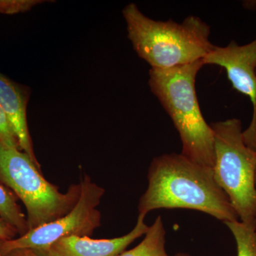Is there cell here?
<instances>
[{"instance_id": "cell-2", "label": "cell", "mask_w": 256, "mask_h": 256, "mask_svg": "<svg viewBox=\"0 0 256 256\" xmlns=\"http://www.w3.org/2000/svg\"><path fill=\"white\" fill-rule=\"evenodd\" d=\"M122 14L133 48L151 68H174L194 63L214 46L210 40V26L198 16H188L181 24L156 21L133 3L124 8Z\"/></svg>"}, {"instance_id": "cell-4", "label": "cell", "mask_w": 256, "mask_h": 256, "mask_svg": "<svg viewBox=\"0 0 256 256\" xmlns=\"http://www.w3.org/2000/svg\"><path fill=\"white\" fill-rule=\"evenodd\" d=\"M0 183L10 188L26 210L28 232L68 213L82 194V182L62 193L47 181L41 170L24 152L0 144Z\"/></svg>"}, {"instance_id": "cell-11", "label": "cell", "mask_w": 256, "mask_h": 256, "mask_svg": "<svg viewBox=\"0 0 256 256\" xmlns=\"http://www.w3.org/2000/svg\"><path fill=\"white\" fill-rule=\"evenodd\" d=\"M0 216L16 230L18 235L28 233L26 216L18 204V198L10 188L0 183Z\"/></svg>"}, {"instance_id": "cell-20", "label": "cell", "mask_w": 256, "mask_h": 256, "mask_svg": "<svg viewBox=\"0 0 256 256\" xmlns=\"http://www.w3.org/2000/svg\"><path fill=\"white\" fill-rule=\"evenodd\" d=\"M0 256H2V255L1 254V252H0Z\"/></svg>"}, {"instance_id": "cell-19", "label": "cell", "mask_w": 256, "mask_h": 256, "mask_svg": "<svg viewBox=\"0 0 256 256\" xmlns=\"http://www.w3.org/2000/svg\"></svg>"}, {"instance_id": "cell-8", "label": "cell", "mask_w": 256, "mask_h": 256, "mask_svg": "<svg viewBox=\"0 0 256 256\" xmlns=\"http://www.w3.org/2000/svg\"><path fill=\"white\" fill-rule=\"evenodd\" d=\"M146 216L138 215L134 228L124 236L110 239H92L70 236L56 240L46 249L34 250L40 256H117L132 242L146 235L149 226Z\"/></svg>"}, {"instance_id": "cell-13", "label": "cell", "mask_w": 256, "mask_h": 256, "mask_svg": "<svg viewBox=\"0 0 256 256\" xmlns=\"http://www.w3.org/2000/svg\"><path fill=\"white\" fill-rule=\"evenodd\" d=\"M0 144L8 148L20 149L18 139L12 127L9 118L1 106H0Z\"/></svg>"}, {"instance_id": "cell-7", "label": "cell", "mask_w": 256, "mask_h": 256, "mask_svg": "<svg viewBox=\"0 0 256 256\" xmlns=\"http://www.w3.org/2000/svg\"><path fill=\"white\" fill-rule=\"evenodd\" d=\"M202 62L204 65L225 68L234 88L250 98L254 108L252 120L244 133L252 132L256 128V40L244 46L235 42L225 47L214 46Z\"/></svg>"}, {"instance_id": "cell-14", "label": "cell", "mask_w": 256, "mask_h": 256, "mask_svg": "<svg viewBox=\"0 0 256 256\" xmlns=\"http://www.w3.org/2000/svg\"><path fill=\"white\" fill-rule=\"evenodd\" d=\"M44 2L38 0H0V13L14 14L24 12Z\"/></svg>"}, {"instance_id": "cell-1", "label": "cell", "mask_w": 256, "mask_h": 256, "mask_svg": "<svg viewBox=\"0 0 256 256\" xmlns=\"http://www.w3.org/2000/svg\"><path fill=\"white\" fill-rule=\"evenodd\" d=\"M148 186L140 198L139 215L159 208H186L204 212L224 223L238 220L226 194L216 181L214 170L182 154L153 159Z\"/></svg>"}, {"instance_id": "cell-10", "label": "cell", "mask_w": 256, "mask_h": 256, "mask_svg": "<svg viewBox=\"0 0 256 256\" xmlns=\"http://www.w3.org/2000/svg\"><path fill=\"white\" fill-rule=\"evenodd\" d=\"M165 236L164 224L161 216H158L139 245L117 256H169L165 248Z\"/></svg>"}, {"instance_id": "cell-5", "label": "cell", "mask_w": 256, "mask_h": 256, "mask_svg": "<svg viewBox=\"0 0 256 256\" xmlns=\"http://www.w3.org/2000/svg\"><path fill=\"white\" fill-rule=\"evenodd\" d=\"M210 127L214 138L216 181L240 222L256 229V151L244 142L240 120L214 122Z\"/></svg>"}, {"instance_id": "cell-18", "label": "cell", "mask_w": 256, "mask_h": 256, "mask_svg": "<svg viewBox=\"0 0 256 256\" xmlns=\"http://www.w3.org/2000/svg\"><path fill=\"white\" fill-rule=\"evenodd\" d=\"M174 256H190L188 254H184V252H178V254H176Z\"/></svg>"}, {"instance_id": "cell-15", "label": "cell", "mask_w": 256, "mask_h": 256, "mask_svg": "<svg viewBox=\"0 0 256 256\" xmlns=\"http://www.w3.org/2000/svg\"><path fill=\"white\" fill-rule=\"evenodd\" d=\"M18 232L6 224L0 216V240H10L15 238L18 235Z\"/></svg>"}, {"instance_id": "cell-3", "label": "cell", "mask_w": 256, "mask_h": 256, "mask_svg": "<svg viewBox=\"0 0 256 256\" xmlns=\"http://www.w3.org/2000/svg\"><path fill=\"white\" fill-rule=\"evenodd\" d=\"M203 66L200 60L174 68H151L149 86L180 134L181 154L214 170L213 130L202 114L195 86L197 74Z\"/></svg>"}, {"instance_id": "cell-6", "label": "cell", "mask_w": 256, "mask_h": 256, "mask_svg": "<svg viewBox=\"0 0 256 256\" xmlns=\"http://www.w3.org/2000/svg\"><path fill=\"white\" fill-rule=\"evenodd\" d=\"M82 194L78 202L67 214L54 222L30 230L18 238L0 240V252L2 256L18 249L40 250L70 236H88L101 225V214L97 207L105 194V190L92 182L84 175L82 181Z\"/></svg>"}, {"instance_id": "cell-17", "label": "cell", "mask_w": 256, "mask_h": 256, "mask_svg": "<svg viewBox=\"0 0 256 256\" xmlns=\"http://www.w3.org/2000/svg\"><path fill=\"white\" fill-rule=\"evenodd\" d=\"M4 256H40L31 249H18L12 250Z\"/></svg>"}, {"instance_id": "cell-16", "label": "cell", "mask_w": 256, "mask_h": 256, "mask_svg": "<svg viewBox=\"0 0 256 256\" xmlns=\"http://www.w3.org/2000/svg\"><path fill=\"white\" fill-rule=\"evenodd\" d=\"M242 138H244L246 144L254 150L256 151V128L252 132L246 134L242 132Z\"/></svg>"}, {"instance_id": "cell-12", "label": "cell", "mask_w": 256, "mask_h": 256, "mask_svg": "<svg viewBox=\"0 0 256 256\" xmlns=\"http://www.w3.org/2000/svg\"><path fill=\"white\" fill-rule=\"evenodd\" d=\"M233 234L237 246V256H256V229L240 220L224 223Z\"/></svg>"}, {"instance_id": "cell-9", "label": "cell", "mask_w": 256, "mask_h": 256, "mask_svg": "<svg viewBox=\"0 0 256 256\" xmlns=\"http://www.w3.org/2000/svg\"><path fill=\"white\" fill-rule=\"evenodd\" d=\"M28 99L22 89L0 73V106L9 118L20 149L38 165L26 120Z\"/></svg>"}]
</instances>
